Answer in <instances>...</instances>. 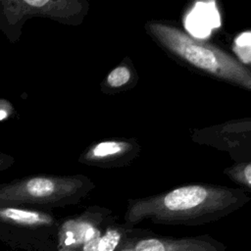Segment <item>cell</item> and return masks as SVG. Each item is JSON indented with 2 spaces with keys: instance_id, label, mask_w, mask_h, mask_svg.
<instances>
[{
  "instance_id": "1",
  "label": "cell",
  "mask_w": 251,
  "mask_h": 251,
  "mask_svg": "<svg viewBox=\"0 0 251 251\" xmlns=\"http://www.w3.org/2000/svg\"><path fill=\"white\" fill-rule=\"evenodd\" d=\"M248 200L243 192L227 187L185 185L130 201L125 214V225L132 226L142 221L158 225H204L236 211Z\"/></svg>"
},
{
  "instance_id": "2",
  "label": "cell",
  "mask_w": 251,
  "mask_h": 251,
  "mask_svg": "<svg viewBox=\"0 0 251 251\" xmlns=\"http://www.w3.org/2000/svg\"><path fill=\"white\" fill-rule=\"evenodd\" d=\"M93 186L83 175H30L0 182V205L46 211L77 203Z\"/></svg>"
},
{
  "instance_id": "3",
  "label": "cell",
  "mask_w": 251,
  "mask_h": 251,
  "mask_svg": "<svg viewBox=\"0 0 251 251\" xmlns=\"http://www.w3.org/2000/svg\"><path fill=\"white\" fill-rule=\"evenodd\" d=\"M148 31L167 50L191 66L251 90V72L226 52L162 23H149Z\"/></svg>"
},
{
  "instance_id": "4",
  "label": "cell",
  "mask_w": 251,
  "mask_h": 251,
  "mask_svg": "<svg viewBox=\"0 0 251 251\" xmlns=\"http://www.w3.org/2000/svg\"><path fill=\"white\" fill-rule=\"evenodd\" d=\"M88 10L84 0H0V31L17 43L25 22L44 18L66 25H79Z\"/></svg>"
},
{
  "instance_id": "5",
  "label": "cell",
  "mask_w": 251,
  "mask_h": 251,
  "mask_svg": "<svg viewBox=\"0 0 251 251\" xmlns=\"http://www.w3.org/2000/svg\"><path fill=\"white\" fill-rule=\"evenodd\" d=\"M118 251H226V247L210 235L155 236L144 230L128 239Z\"/></svg>"
},
{
  "instance_id": "6",
  "label": "cell",
  "mask_w": 251,
  "mask_h": 251,
  "mask_svg": "<svg viewBox=\"0 0 251 251\" xmlns=\"http://www.w3.org/2000/svg\"><path fill=\"white\" fill-rule=\"evenodd\" d=\"M107 216L104 210L90 208L64 221L58 228V251H72L98 236Z\"/></svg>"
},
{
  "instance_id": "7",
  "label": "cell",
  "mask_w": 251,
  "mask_h": 251,
  "mask_svg": "<svg viewBox=\"0 0 251 251\" xmlns=\"http://www.w3.org/2000/svg\"><path fill=\"white\" fill-rule=\"evenodd\" d=\"M57 223L54 216L43 210L0 205V225L19 228H49Z\"/></svg>"
},
{
  "instance_id": "8",
  "label": "cell",
  "mask_w": 251,
  "mask_h": 251,
  "mask_svg": "<svg viewBox=\"0 0 251 251\" xmlns=\"http://www.w3.org/2000/svg\"><path fill=\"white\" fill-rule=\"evenodd\" d=\"M143 231L126 225L108 226L98 236L72 251H118L128 239Z\"/></svg>"
},
{
  "instance_id": "9",
  "label": "cell",
  "mask_w": 251,
  "mask_h": 251,
  "mask_svg": "<svg viewBox=\"0 0 251 251\" xmlns=\"http://www.w3.org/2000/svg\"><path fill=\"white\" fill-rule=\"evenodd\" d=\"M129 144L119 140H103L90 145L78 157V162L89 166L104 167L122 157Z\"/></svg>"
},
{
  "instance_id": "10",
  "label": "cell",
  "mask_w": 251,
  "mask_h": 251,
  "mask_svg": "<svg viewBox=\"0 0 251 251\" xmlns=\"http://www.w3.org/2000/svg\"><path fill=\"white\" fill-rule=\"evenodd\" d=\"M131 77L130 71L127 67L121 65L113 69L105 78L104 88H120L126 85Z\"/></svg>"
},
{
  "instance_id": "11",
  "label": "cell",
  "mask_w": 251,
  "mask_h": 251,
  "mask_svg": "<svg viewBox=\"0 0 251 251\" xmlns=\"http://www.w3.org/2000/svg\"><path fill=\"white\" fill-rule=\"evenodd\" d=\"M232 176L237 179V181L244 183L246 186L251 188V164L237 168L233 172Z\"/></svg>"
},
{
  "instance_id": "12",
  "label": "cell",
  "mask_w": 251,
  "mask_h": 251,
  "mask_svg": "<svg viewBox=\"0 0 251 251\" xmlns=\"http://www.w3.org/2000/svg\"><path fill=\"white\" fill-rule=\"evenodd\" d=\"M15 114V108L12 103L7 100L0 98V122L10 119Z\"/></svg>"
},
{
  "instance_id": "13",
  "label": "cell",
  "mask_w": 251,
  "mask_h": 251,
  "mask_svg": "<svg viewBox=\"0 0 251 251\" xmlns=\"http://www.w3.org/2000/svg\"><path fill=\"white\" fill-rule=\"evenodd\" d=\"M16 162V159L7 153L0 151V172H3L9 168H11Z\"/></svg>"
}]
</instances>
